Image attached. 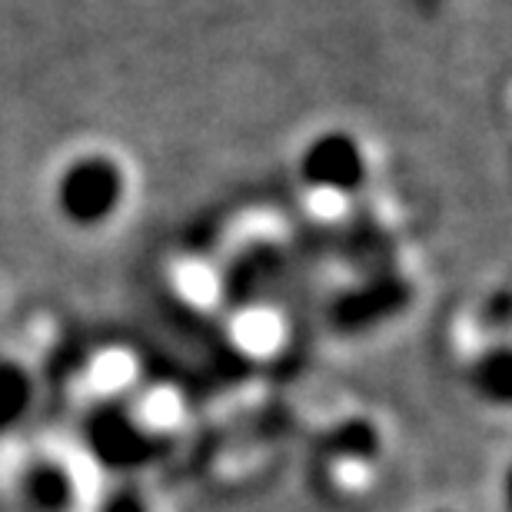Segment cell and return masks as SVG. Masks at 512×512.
<instances>
[{
	"label": "cell",
	"instance_id": "1",
	"mask_svg": "<svg viewBox=\"0 0 512 512\" xmlns=\"http://www.w3.org/2000/svg\"><path fill=\"white\" fill-rule=\"evenodd\" d=\"M127 193V177L117 160L104 153L74 160L57 180V207L77 227H100L120 210Z\"/></svg>",
	"mask_w": 512,
	"mask_h": 512
},
{
	"label": "cell",
	"instance_id": "2",
	"mask_svg": "<svg viewBox=\"0 0 512 512\" xmlns=\"http://www.w3.org/2000/svg\"><path fill=\"white\" fill-rule=\"evenodd\" d=\"M300 177L320 193H356L366 183V157L346 133H323L303 150Z\"/></svg>",
	"mask_w": 512,
	"mask_h": 512
},
{
	"label": "cell",
	"instance_id": "3",
	"mask_svg": "<svg viewBox=\"0 0 512 512\" xmlns=\"http://www.w3.org/2000/svg\"><path fill=\"white\" fill-rule=\"evenodd\" d=\"M409 303V283L393 270L366 273L360 283L343 290L330 306V316L340 330H363L383 323Z\"/></svg>",
	"mask_w": 512,
	"mask_h": 512
},
{
	"label": "cell",
	"instance_id": "4",
	"mask_svg": "<svg viewBox=\"0 0 512 512\" xmlns=\"http://www.w3.org/2000/svg\"><path fill=\"white\" fill-rule=\"evenodd\" d=\"M27 399V376L20 366L0 363V423L14 419Z\"/></svg>",
	"mask_w": 512,
	"mask_h": 512
}]
</instances>
